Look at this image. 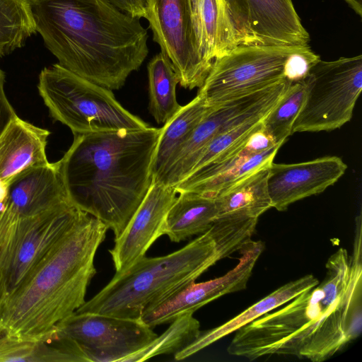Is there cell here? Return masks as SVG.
<instances>
[{"mask_svg": "<svg viewBox=\"0 0 362 362\" xmlns=\"http://www.w3.org/2000/svg\"><path fill=\"white\" fill-rule=\"evenodd\" d=\"M361 225L350 255L340 248L327 261L324 280L241 327L227 351L250 361L289 355L324 361L362 330Z\"/></svg>", "mask_w": 362, "mask_h": 362, "instance_id": "obj_1", "label": "cell"}, {"mask_svg": "<svg viewBox=\"0 0 362 362\" xmlns=\"http://www.w3.org/2000/svg\"><path fill=\"white\" fill-rule=\"evenodd\" d=\"M307 88L303 81L290 83L280 100L262 120V129L274 141L282 145L292 134V126L301 110Z\"/></svg>", "mask_w": 362, "mask_h": 362, "instance_id": "obj_29", "label": "cell"}, {"mask_svg": "<svg viewBox=\"0 0 362 362\" xmlns=\"http://www.w3.org/2000/svg\"><path fill=\"white\" fill-rule=\"evenodd\" d=\"M6 201L18 217L72 204L66 192L59 160L31 168L13 177Z\"/></svg>", "mask_w": 362, "mask_h": 362, "instance_id": "obj_17", "label": "cell"}, {"mask_svg": "<svg viewBox=\"0 0 362 362\" xmlns=\"http://www.w3.org/2000/svg\"><path fill=\"white\" fill-rule=\"evenodd\" d=\"M161 128L74 135L59 160L69 201L100 220L115 238L125 228L153 180Z\"/></svg>", "mask_w": 362, "mask_h": 362, "instance_id": "obj_3", "label": "cell"}, {"mask_svg": "<svg viewBox=\"0 0 362 362\" xmlns=\"http://www.w3.org/2000/svg\"><path fill=\"white\" fill-rule=\"evenodd\" d=\"M304 81L305 100L293 124L292 134L339 129L351 119L362 90V56L320 59Z\"/></svg>", "mask_w": 362, "mask_h": 362, "instance_id": "obj_7", "label": "cell"}, {"mask_svg": "<svg viewBox=\"0 0 362 362\" xmlns=\"http://www.w3.org/2000/svg\"><path fill=\"white\" fill-rule=\"evenodd\" d=\"M193 25L204 59L214 61L238 46L225 0H191Z\"/></svg>", "mask_w": 362, "mask_h": 362, "instance_id": "obj_20", "label": "cell"}, {"mask_svg": "<svg viewBox=\"0 0 362 362\" xmlns=\"http://www.w3.org/2000/svg\"><path fill=\"white\" fill-rule=\"evenodd\" d=\"M210 108L197 95L164 124L152 164L153 180L160 178Z\"/></svg>", "mask_w": 362, "mask_h": 362, "instance_id": "obj_22", "label": "cell"}, {"mask_svg": "<svg viewBox=\"0 0 362 362\" xmlns=\"http://www.w3.org/2000/svg\"><path fill=\"white\" fill-rule=\"evenodd\" d=\"M239 45H303L310 37L292 0H225Z\"/></svg>", "mask_w": 362, "mask_h": 362, "instance_id": "obj_13", "label": "cell"}, {"mask_svg": "<svg viewBox=\"0 0 362 362\" xmlns=\"http://www.w3.org/2000/svg\"><path fill=\"white\" fill-rule=\"evenodd\" d=\"M10 338L11 337L9 336L8 332L0 325V346Z\"/></svg>", "mask_w": 362, "mask_h": 362, "instance_id": "obj_37", "label": "cell"}, {"mask_svg": "<svg viewBox=\"0 0 362 362\" xmlns=\"http://www.w3.org/2000/svg\"><path fill=\"white\" fill-rule=\"evenodd\" d=\"M122 12L138 18H144L147 0H107Z\"/></svg>", "mask_w": 362, "mask_h": 362, "instance_id": "obj_32", "label": "cell"}, {"mask_svg": "<svg viewBox=\"0 0 362 362\" xmlns=\"http://www.w3.org/2000/svg\"><path fill=\"white\" fill-rule=\"evenodd\" d=\"M107 226L83 211L0 306V325L14 339L52 342L56 325L86 300L94 258Z\"/></svg>", "mask_w": 362, "mask_h": 362, "instance_id": "obj_4", "label": "cell"}, {"mask_svg": "<svg viewBox=\"0 0 362 362\" xmlns=\"http://www.w3.org/2000/svg\"><path fill=\"white\" fill-rule=\"evenodd\" d=\"M153 40L170 59L181 86L200 88L212 64L200 52L191 0H147L146 15Z\"/></svg>", "mask_w": 362, "mask_h": 362, "instance_id": "obj_10", "label": "cell"}, {"mask_svg": "<svg viewBox=\"0 0 362 362\" xmlns=\"http://www.w3.org/2000/svg\"><path fill=\"white\" fill-rule=\"evenodd\" d=\"M36 30L58 64L111 90L121 88L148 54L139 18L107 0H28Z\"/></svg>", "mask_w": 362, "mask_h": 362, "instance_id": "obj_2", "label": "cell"}, {"mask_svg": "<svg viewBox=\"0 0 362 362\" xmlns=\"http://www.w3.org/2000/svg\"><path fill=\"white\" fill-rule=\"evenodd\" d=\"M199 328L200 324L193 314L183 315L173 320L161 335H158L146 346L124 357L121 362H141L160 354H175L199 337Z\"/></svg>", "mask_w": 362, "mask_h": 362, "instance_id": "obj_28", "label": "cell"}, {"mask_svg": "<svg viewBox=\"0 0 362 362\" xmlns=\"http://www.w3.org/2000/svg\"><path fill=\"white\" fill-rule=\"evenodd\" d=\"M149 112L158 124H165L182 106L176 98L179 78L168 57L161 51L147 65Z\"/></svg>", "mask_w": 362, "mask_h": 362, "instance_id": "obj_26", "label": "cell"}, {"mask_svg": "<svg viewBox=\"0 0 362 362\" xmlns=\"http://www.w3.org/2000/svg\"><path fill=\"white\" fill-rule=\"evenodd\" d=\"M256 221L240 216L216 218L210 228L181 249L146 257L112 280L76 312L140 318L196 279L218 261L240 251Z\"/></svg>", "mask_w": 362, "mask_h": 362, "instance_id": "obj_5", "label": "cell"}, {"mask_svg": "<svg viewBox=\"0 0 362 362\" xmlns=\"http://www.w3.org/2000/svg\"><path fill=\"white\" fill-rule=\"evenodd\" d=\"M6 294V288L4 277L0 272V306L3 302V300Z\"/></svg>", "mask_w": 362, "mask_h": 362, "instance_id": "obj_36", "label": "cell"}, {"mask_svg": "<svg viewBox=\"0 0 362 362\" xmlns=\"http://www.w3.org/2000/svg\"><path fill=\"white\" fill-rule=\"evenodd\" d=\"M36 33L28 0H0V57L22 47Z\"/></svg>", "mask_w": 362, "mask_h": 362, "instance_id": "obj_27", "label": "cell"}, {"mask_svg": "<svg viewBox=\"0 0 362 362\" xmlns=\"http://www.w3.org/2000/svg\"><path fill=\"white\" fill-rule=\"evenodd\" d=\"M264 245L259 240H250L239 252L238 264L223 276L209 281L193 282L142 315L149 327L171 323L185 314H193L206 304L230 293L246 288L255 265Z\"/></svg>", "mask_w": 362, "mask_h": 362, "instance_id": "obj_14", "label": "cell"}, {"mask_svg": "<svg viewBox=\"0 0 362 362\" xmlns=\"http://www.w3.org/2000/svg\"><path fill=\"white\" fill-rule=\"evenodd\" d=\"M9 183L0 178V203L6 199L8 192Z\"/></svg>", "mask_w": 362, "mask_h": 362, "instance_id": "obj_35", "label": "cell"}, {"mask_svg": "<svg viewBox=\"0 0 362 362\" xmlns=\"http://www.w3.org/2000/svg\"><path fill=\"white\" fill-rule=\"evenodd\" d=\"M177 194L163 228V235L175 243L205 233L218 216L214 199L189 192Z\"/></svg>", "mask_w": 362, "mask_h": 362, "instance_id": "obj_21", "label": "cell"}, {"mask_svg": "<svg viewBox=\"0 0 362 362\" xmlns=\"http://www.w3.org/2000/svg\"><path fill=\"white\" fill-rule=\"evenodd\" d=\"M360 17L362 16V0H344Z\"/></svg>", "mask_w": 362, "mask_h": 362, "instance_id": "obj_34", "label": "cell"}, {"mask_svg": "<svg viewBox=\"0 0 362 362\" xmlns=\"http://www.w3.org/2000/svg\"><path fill=\"white\" fill-rule=\"evenodd\" d=\"M318 283V279L312 274H307L286 283L224 324L200 332L194 341L174 354L175 359L181 361L192 356L221 338L236 332L262 315L279 308L304 291L316 286Z\"/></svg>", "mask_w": 362, "mask_h": 362, "instance_id": "obj_19", "label": "cell"}, {"mask_svg": "<svg viewBox=\"0 0 362 362\" xmlns=\"http://www.w3.org/2000/svg\"><path fill=\"white\" fill-rule=\"evenodd\" d=\"M5 74L0 69V135L9 122L17 116L4 91Z\"/></svg>", "mask_w": 362, "mask_h": 362, "instance_id": "obj_31", "label": "cell"}, {"mask_svg": "<svg viewBox=\"0 0 362 362\" xmlns=\"http://www.w3.org/2000/svg\"><path fill=\"white\" fill-rule=\"evenodd\" d=\"M281 146L276 144L267 151L254 153L245 143L237 158L226 170L207 179L189 184L180 183L174 187L177 193L189 192L214 199L256 171L270 165Z\"/></svg>", "mask_w": 362, "mask_h": 362, "instance_id": "obj_24", "label": "cell"}, {"mask_svg": "<svg viewBox=\"0 0 362 362\" xmlns=\"http://www.w3.org/2000/svg\"><path fill=\"white\" fill-rule=\"evenodd\" d=\"M18 216L8 206L6 201L0 203V247L10 233Z\"/></svg>", "mask_w": 362, "mask_h": 362, "instance_id": "obj_33", "label": "cell"}, {"mask_svg": "<svg viewBox=\"0 0 362 362\" xmlns=\"http://www.w3.org/2000/svg\"><path fill=\"white\" fill-rule=\"evenodd\" d=\"M269 167L256 171L217 194L214 198L217 218L237 214L258 218L272 208L267 188Z\"/></svg>", "mask_w": 362, "mask_h": 362, "instance_id": "obj_23", "label": "cell"}, {"mask_svg": "<svg viewBox=\"0 0 362 362\" xmlns=\"http://www.w3.org/2000/svg\"><path fill=\"white\" fill-rule=\"evenodd\" d=\"M49 135L47 129L14 117L0 135V178L9 183L22 172L47 163Z\"/></svg>", "mask_w": 362, "mask_h": 362, "instance_id": "obj_18", "label": "cell"}, {"mask_svg": "<svg viewBox=\"0 0 362 362\" xmlns=\"http://www.w3.org/2000/svg\"><path fill=\"white\" fill-rule=\"evenodd\" d=\"M266 115L255 117L216 136L202 151L190 173L204 166L220 164L235 156L249 137L262 128Z\"/></svg>", "mask_w": 362, "mask_h": 362, "instance_id": "obj_30", "label": "cell"}, {"mask_svg": "<svg viewBox=\"0 0 362 362\" xmlns=\"http://www.w3.org/2000/svg\"><path fill=\"white\" fill-rule=\"evenodd\" d=\"M88 362L73 339L59 337L52 342L10 338L0 346V362Z\"/></svg>", "mask_w": 362, "mask_h": 362, "instance_id": "obj_25", "label": "cell"}, {"mask_svg": "<svg viewBox=\"0 0 362 362\" xmlns=\"http://www.w3.org/2000/svg\"><path fill=\"white\" fill-rule=\"evenodd\" d=\"M72 204L17 218L0 247L6 293L15 288L79 218Z\"/></svg>", "mask_w": 362, "mask_h": 362, "instance_id": "obj_9", "label": "cell"}, {"mask_svg": "<svg viewBox=\"0 0 362 362\" xmlns=\"http://www.w3.org/2000/svg\"><path fill=\"white\" fill-rule=\"evenodd\" d=\"M289 83L283 81L211 107L160 178L154 181L175 187L189 175L202 151L216 136L250 119L267 114Z\"/></svg>", "mask_w": 362, "mask_h": 362, "instance_id": "obj_11", "label": "cell"}, {"mask_svg": "<svg viewBox=\"0 0 362 362\" xmlns=\"http://www.w3.org/2000/svg\"><path fill=\"white\" fill-rule=\"evenodd\" d=\"M37 90L51 117L67 126L74 135L150 127L126 110L111 90L58 63L41 71Z\"/></svg>", "mask_w": 362, "mask_h": 362, "instance_id": "obj_6", "label": "cell"}, {"mask_svg": "<svg viewBox=\"0 0 362 362\" xmlns=\"http://www.w3.org/2000/svg\"><path fill=\"white\" fill-rule=\"evenodd\" d=\"M178 193L174 187L153 180L142 202L109 250L120 274L145 257L151 245L163 235L167 214Z\"/></svg>", "mask_w": 362, "mask_h": 362, "instance_id": "obj_15", "label": "cell"}, {"mask_svg": "<svg viewBox=\"0 0 362 362\" xmlns=\"http://www.w3.org/2000/svg\"><path fill=\"white\" fill-rule=\"evenodd\" d=\"M300 46L238 45L214 61L197 95L214 107L286 81L287 63Z\"/></svg>", "mask_w": 362, "mask_h": 362, "instance_id": "obj_8", "label": "cell"}, {"mask_svg": "<svg viewBox=\"0 0 362 362\" xmlns=\"http://www.w3.org/2000/svg\"><path fill=\"white\" fill-rule=\"evenodd\" d=\"M346 168V164L337 156L292 164L272 162L267 176L272 207L284 211L293 202L324 192L345 173Z\"/></svg>", "mask_w": 362, "mask_h": 362, "instance_id": "obj_16", "label": "cell"}, {"mask_svg": "<svg viewBox=\"0 0 362 362\" xmlns=\"http://www.w3.org/2000/svg\"><path fill=\"white\" fill-rule=\"evenodd\" d=\"M56 336L74 340L84 351L88 362H121L158 334L141 317L75 312L56 325Z\"/></svg>", "mask_w": 362, "mask_h": 362, "instance_id": "obj_12", "label": "cell"}]
</instances>
